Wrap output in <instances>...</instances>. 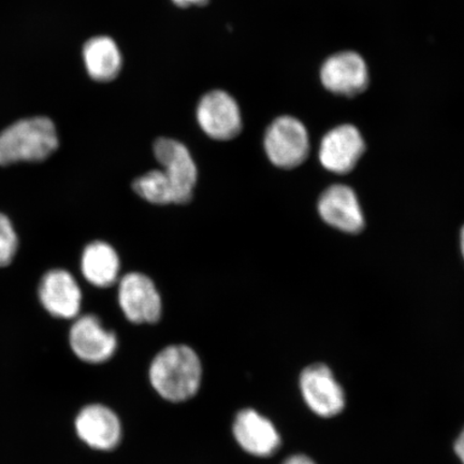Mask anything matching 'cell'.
<instances>
[{"instance_id":"d6986e66","label":"cell","mask_w":464,"mask_h":464,"mask_svg":"<svg viewBox=\"0 0 464 464\" xmlns=\"http://www.w3.org/2000/svg\"><path fill=\"white\" fill-rule=\"evenodd\" d=\"M172 2L176 4L178 7L188 8L191 7V5H206L208 0H172Z\"/></svg>"},{"instance_id":"ffe728a7","label":"cell","mask_w":464,"mask_h":464,"mask_svg":"<svg viewBox=\"0 0 464 464\" xmlns=\"http://www.w3.org/2000/svg\"><path fill=\"white\" fill-rule=\"evenodd\" d=\"M283 464H315L309 457L304 455H295L289 457L288 459Z\"/></svg>"},{"instance_id":"8fae6325","label":"cell","mask_w":464,"mask_h":464,"mask_svg":"<svg viewBox=\"0 0 464 464\" xmlns=\"http://www.w3.org/2000/svg\"><path fill=\"white\" fill-rule=\"evenodd\" d=\"M369 71L356 52H340L324 63L322 83L329 92L342 96L361 94L369 85Z\"/></svg>"},{"instance_id":"30bf717a","label":"cell","mask_w":464,"mask_h":464,"mask_svg":"<svg viewBox=\"0 0 464 464\" xmlns=\"http://www.w3.org/2000/svg\"><path fill=\"white\" fill-rule=\"evenodd\" d=\"M300 388L307 406L319 416L334 417L344 409V392L327 365L316 363L304 369Z\"/></svg>"},{"instance_id":"7a4b0ae2","label":"cell","mask_w":464,"mask_h":464,"mask_svg":"<svg viewBox=\"0 0 464 464\" xmlns=\"http://www.w3.org/2000/svg\"><path fill=\"white\" fill-rule=\"evenodd\" d=\"M58 147L56 126L50 119L34 116L17 121L0 132V167L44 161Z\"/></svg>"},{"instance_id":"5b68a950","label":"cell","mask_w":464,"mask_h":464,"mask_svg":"<svg viewBox=\"0 0 464 464\" xmlns=\"http://www.w3.org/2000/svg\"><path fill=\"white\" fill-rule=\"evenodd\" d=\"M40 305L51 317L73 321L82 307V290L71 272L55 268L46 271L38 283Z\"/></svg>"},{"instance_id":"9a60e30c","label":"cell","mask_w":464,"mask_h":464,"mask_svg":"<svg viewBox=\"0 0 464 464\" xmlns=\"http://www.w3.org/2000/svg\"><path fill=\"white\" fill-rule=\"evenodd\" d=\"M81 272L91 285L107 288L119 281L121 260L112 246L104 241L87 245L81 255Z\"/></svg>"},{"instance_id":"e0dca14e","label":"cell","mask_w":464,"mask_h":464,"mask_svg":"<svg viewBox=\"0 0 464 464\" xmlns=\"http://www.w3.org/2000/svg\"><path fill=\"white\" fill-rule=\"evenodd\" d=\"M132 189L145 201L152 205H178L176 191L161 169L150 170L132 183Z\"/></svg>"},{"instance_id":"44dd1931","label":"cell","mask_w":464,"mask_h":464,"mask_svg":"<svg viewBox=\"0 0 464 464\" xmlns=\"http://www.w3.org/2000/svg\"><path fill=\"white\" fill-rule=\"evenodd\" d=\"M455 451L457 456L459 457V459L464 464V429L456 440Z\"/></svg>"},{"instance_id":"7c38bea8","label":"cell","mask_w":464,"mask_h":464,"mask_svg":"<svg viewBox=\"0 0 464 464\" xmlns=\"http://www.w3.org/2000/svg\"><path fill=\"white\" fill-rule=\"evenodd\" d=\"M361 131L353 125H341L327 132L319 149L324 169L338 174L351 172L364 152Z\"/></svg>"},{"instance_id":"ac0fdd59","label":"cell","mask_w":464,"mask_h":464,"mask_svg":"<svg viewBox=\"0 0 464 464\" xmlns=\"http://www.w3.org/2000/svg\"><path fill=\"white\" fill-rule=\"evenodd\" d=\"M19 247V235L13 220L7 214L0 212V268L14 263Z\"/></svg>"},{"instance_id":"5bb4252c","label":"cell","mask_w":464,"mask_h":464,"mask_svg":"<svg viewBox=\"0 0 464 464\" xmlns=\"http://www.w3.org/2000/svg\"><path fill=\"white\" fill-rule=\"evenodd\" d=\"M324 222L347 234H358L364 226L363 213L355 191L346 185H333L318 201Z\"/></svg>"},{"instance_id":"ba28073f","label":"cell","mask_w":464,"mask_h":464,"mask_svg":"<svg viewBox=\"0 0 464 464\" xmlns=\"http://www.w3.org/2000/svg\"><path fill=\"white\" fill-rule=\"evenodd\" d=\"M121 312L132 324H155L162 314L161 297L155 284L140 272L121 278L118 292Z\"/></svg>"},{"instance_id":"277c9868","label":"cell","mask_w":464,"mask_h":464,"mask_svg":"<svg viewBox=\"0 0 464 464\" xmlns=\"http://www.w3.org/2000/svg\"><path fill=\"white\" fill-rule=\"evenodd\" d=\"M68 342L73 355L89 364L109 362L119 346L118 336L94 314H80L73 319Z\"/></svg>"},{"instance_id":"9c48e42d","label":"cell","mask_w":464,"mask_h":464,"mask_svg":"<svg viewBox=\"0 0 464 464\" xmlns=\"http://www.w3.org/2000/svg\"><path fill=\"white\" fill-rule=\"evenodd\" d=\"M73 428L81 442L98 451L113 450L123 437L119 416L101 403L83 406L74 417Z\"/></svg>"},{"instance_id":"8992f818","label":"cell","mask_w":464,"mask_h":464,"mask_svg":"<svg viewBox=\"0 0 464 464\" xmlns=\"http://www.w3.org/2000/svg\"><path fill=\"white\" fill-rule=\"evenodd\" d=\"M153 149L160 169L165 172L176 191L178 205L189 202L198 181V169L189 150L172 138L158 139Z\"/></svg>"},{"instance_id":"4fadbf2b","label":"cell","mask_w":464,"mask_h":464,"mask_svg":"<svg viewBox=\"0 0 464 464\" xmlns=\"http://www.w3.org/2000/svg\"><path fill=\"white\" fill-rule=\"evenodd\" d=\"M232 433L240 448L255 457H270L280 449L281 437L274 422L253 409L236 415Z\"/></svg>"},{"instance_id":"52a82bcc","label":"cell","mask_w":464,"mask_h":464,"mask_svg":"<svg viewBox=\"0 0 464 464\" xmlns=\"http://www.w3.org/2000/svg\"><path fill=\"white\" fill-rule=\"evenodd\" d=\"M196 114L200 129L213 140L229 141L242 131L239 104L224 91L207 92L201 98Z\"/></svg>"},{"instance_id":"6da1fadb","label":"cell","mask_w":464,"mask_h":464,"mask_svg":"<svg viewBox=\"0 0 464 464\" xmlns=\"http://www.w3.org/2000/svg\"><path fill=\"white\" fill-rule=\"evenodd\" d=\"M149 380L154 391L167 401H188L201 386L202 363L198 353L184 344L165 347L150 362Z\"/></svg>"},{"instance_id":"3957f363","label":"cell","mask_w":464,"mask_h":464,"mask_svg":"<svg viewBox=\"0 0 464 464\" xmlns=\"http://www.w3.org/2000/svg\"><path fill=\"white\" fill-rule=\"evenodd\" d=\"M264 148L272 164L281 169H293L309 156V133L299 120L280 116L266 129Z\"/></svg>"},{"instance_id":"7402d4cb","label":"cell","mask_w":464,"mask_h":464,"mask_svg":"<svg viewBox=\"0 0 464 464\" xmlns=\"http://www.w3.org/2000/svg\"><path fill=\"white\" fill-rule=\"evenodd\" d=\"M460 246H461V252H462L463 258H464V226L461 230V235H460Z\"/></svg>"},{"instance_id":"2e32d148","label":"cell","mask_w":464,"mask_h":464,"mask_svg":"<svg viewBox=\"0 0 464 464\" xmlns=\"http://www.w3.org/2000/svg\"><path fill=\"white\" fill-rule=\"evenodd\" d=\"M83 61L87 73L97 82H111L119 77L123 66L118 44L108 36L90 39L84 44Z\"/></svg>"}]
</instances>
